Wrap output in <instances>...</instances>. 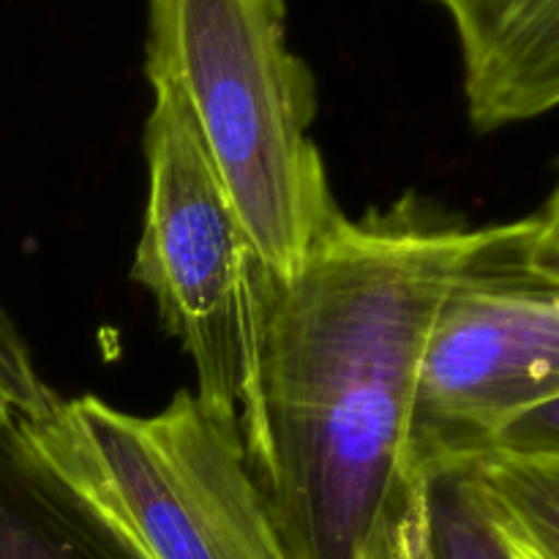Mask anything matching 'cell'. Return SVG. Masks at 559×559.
I'll return each instance as SVG.
<instances>
[{
    "instance_id": "1",
    "label": "cell",
    "mask_w": 559,
    "mask_h": 559,
    "mask_svg": "<svg viewBox=\"0 0 559 559\" xmlns=\"http://www.w3.org/2000/svg\"><path fill=\"white\" fill-rule=\"evenodd\" d=\"M489 233L404 194L338 213L293 278L267 276L240 429L287 559H364L418 486L424 355Z\"/></svg>"
},
{
    "instance_id": "2",
    "label": "cell",
    "mask_w": 559,
    "mask_h": 559,
    "mask_svg": "<svg viewBox=\"0 0 559 559\" xmlns=\"http://www.w3.org/2000/svg\"><path fill=\"white\" fill-rule=\"evenodd\" d=\"M145 74L189 115L251 246L293 278L338 207L311 140L317 87L284 0H147Z\"/></svg>"
},
{
    "instance_id": "3",
    "label": "cell",
    "mask_w": 559,
    "mask_h": 559,
    "mask_svg": "<svg viewBox=\"0 0 559 559\" xmlns=\"http://www.w3.org/2000/svg\"><path fill=\"white\" fill-rule=\"evenodd\" d=\"M22 440L151 559H287L240 420L189 388L153 415L63 399Z\"/></svg>"
},
{
    "instance_id": "4",
    "label": "cell",
    "mask_w": 559,
    "mask_h": 559,
    "mask_svg": "<svg viewBox=\"0 0 559 559\" xmlns=\"http://www.w3.org/2000/svg\"><path fill=\"white\" fill-rule=\"evenodd\" d=\"M147 205L131 278L197 371V396L243 418L254 393L257 333L271 271L218 186L189 115L153 91L145 123Z\"/></svg>"
},
{
    "instance_id": "5",
    "label": "cell",
    "mask_w": 559,
    "mask_h": 559,
    "mask_svg": "<svg viewBox=\"0 0 559 559\" xmlns=\"http://www.w3.org/2000/svg\"><path fill=\"white\" fill-rule=\"evenodd\" d=\"M527 218L491 224L437 314L415 399V459L478 456L491 435L559 399V276L524 251Z\"/></svg>"
},
{
    "instance_id": "6",
    "label": "cell",
    "mask_w": 559,
    "mask_h": 559,
    "mask_svg": "<svg viewBox=\"0 0 559 559\" xmlns=\"http://www.w3.org/2000/svg\"><path fill=\"white\" fill-rule=\"evenodd\" d=\"M456 31L464 102L480 131L559 109V0H435Z\"/></svg>"
},
{
    "instance_id": "7",
    "label": "cell",
    "mask_w": 559,
    "mask_h": 559,
    "mask_svg": "<svg viewBox=\"0 0 559 559\" xmlns=\"http://www.w3.org/2000/svg\"><path fill=\"white\" fill-rule=\"evenodd\" d=\"M0 559H151L107 513L0 431Z\"/></svg>"
},
{
    "instance_id": "8",
    "label": "cell",
    "mask_w": 559,
    "mask_h": 559,
    "mask_svg": "<svg viewBox=\"0 0 559 559\" xmlns=\"http://www.w3.org/2000/svg\"><path fill=\"white\" fill-rule=\"evenodd\" d=\"M420 538L424 559H524L497 527L473 456L420 467Z\"/></svg>"
},
{
    "instance_id": "9",
    "label": "cell",
    "mask_w": 559,
    "mask_h": 559,
    "mask_svg": "<svg viewBox=\"0 0 559 559\" xmlns=\"http://www.w3.org/2000/svg\"><path fill=\"white\" fill-rule=\"evenodd\" d=\"M473 469L508 544L524 559H559V462L489 451Z\"/></svg>"
},
{
    "instance_id": "10",
    "label": "cell",
    "mask_w": 559,
    "mask_h": 559,
    "mask_svg": "<svg viewBox=\"0 0 559 559\" xmlns=\"http://www.w3.org/2000/svg\"><path fill=\"white\" fill-rule=\"evenodd\" d=\"M63 396L38 374L25 338L0 309V431L25 435L60 407Z\"/></svg>"
},
{
    "instance_id": "11",
    "label": "cell",
    "mask_w": 559,
    "mask_h": 559,
    "mask_svg": "<svg viewBox=\"0 0 559 559\" xmlns=\"http://www.w3.org/2000/svg\"><path fill=\"white\" fill-rule=\"evenodd\" d=\"M489 451L559 462V399L527 409L519 418L500 426L480 453Z\"/></svg>"
},
{
    "instance_id": "12",
    "label": "cell",
    "mask_w": 559,
    "mask_h": 559,
    "mask_svg": "<svg viewBox=\"0 0 559 559\" xmlns=\"http://www.w3.org/2000/svg\"><path fill=\"white\" fill-rule=\"evenodd\" d=\"M364 559H424L420 538V480L407 500L382 522Z\"/></svg>"
},
{
    "instance_id": "13",
    "label": "cell",
    "mask_w": 559,
    "mask_h": 559,
    "mask_svg": "<svg viewBox=\"0 0 559 559\" xmlns=\"http://www.w3.org/2000/svg\"><path fill=\"white\" fill-rule=\"evenodd\" d=\"M524 251L530 262L540 271L559 276V186L549 197L538 216L527 218V235H524Z\"/></svg>"
}]
</instances>
